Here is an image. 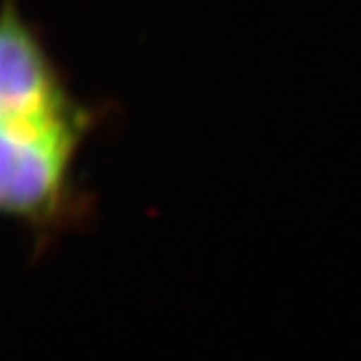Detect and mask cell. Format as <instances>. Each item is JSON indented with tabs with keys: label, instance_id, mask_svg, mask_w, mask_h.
I'll return each mask as SVG.
<instances>
[{
	"label": "cell",
	"instance_id": "obj_1",
	"mask_svg": "<svg viewBox=\"0 0 361 361\" xmlns=\"http://www.w3.org/2000/svg\"><path fill=\"white\" fill-rule=\"evenodd\" d=\"M94 125L75 101L35 115L0 118V203L14 219L47 227L65 215L73 165Z\"/></svg>",
	"mask_w": 361,
	"mask_h": 361
},
{
	"label": "cell",
	"instance_id": "obj_2",
	"mask_svg": "<svg viewBox=\"0 0 361 361\" xmlns=\"http://www.w3.org/2000/svg\"><path fill=\"white\" fill-rule=\"evenodd\" d=\"M77 99L16 0H4L0 28V118L47 113Z\"/></svg>",
	"mask_w": 361,
	"mask_h": 361
}]
</instances>
